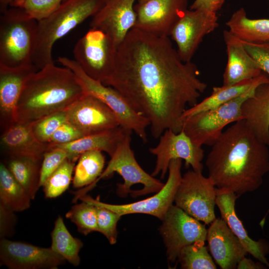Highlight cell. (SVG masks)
Wrapping results in <instances>:
<instances>
[{
	"instance_id": "obj_9",
	"label": "cell",
	"mask_w": 269,
	"mask_h": 269,
	"mask_svg": "<svg viewBox=\"0 0 269 269\" xmlns=\"http://www.w3.org/2000/svg\"><path fill=\"white\" fill-rule=\"evenodd\" d=\"M117 48L108 34L91 27L75 44L74 60L87 75L103 83L114 68Z\"/></svg>"
},
{
	"instance_id": "obj_11",
	"label": "cell",
	"mask_w": 269,
	"mask_h": 269,
	"mask_svg": "<svg viewBox=\"0 0 269 269\" xmlns=\"http://www.w3.org/2000/svg\"><path fill=\"white\" fill-rule=\"evenodd\" d=\"M181 159H172L168 167V176L162 188L154 195L134 203L117 205L101 202L84 194L79 197L94 205L108 208L121 216L125 215L141 213L150 215L162 220L170 207L173 205L175 194L182 179Z\"/></svg>"
},
{
	"instance_id": "obj_3",
	"label": "cell",
	"mask_w": 269,
	"mask_h": 269,
	"mask_svg": "<svg viewBox=\"0 0 269 269\" xmlns=\"http://www.w3.org/2000/svg\"><path fill=\"white\" fill-rule=\"evenodd\" d=\"M84 94L71 69L49 64L26 81L17 104V122L30 124L65 111Z\"/></svg>"
},
{
	"instance_id": "obj_19",
	"label": "cell",
	"mask_w": 269,
	"mask_h": 269,
	"mask_svg": "<svg viewBox=\"0 0 269 269\" xmlns=\"http://www.w3.org/2000/svg\"><path fill=\"white\" fill-rule=\"evenodd\" d=\"M38 69L34 65L0 66V122L2 130L17 122V106L26 81Z\"/></svg>"
},
{
	"instance_id": "obj_44",
	"label": "cell",
	"mask_w": 269,
	"mask_h": 269,
	"mask_svg": "<svg viewBox=\"0 0 269 269\" xmlns=\"http://www.w3.org/2000/svg\"><path fill=\"white\" fill-rule=\"evenodd\" d=\"M15 0H0V9L1 12L5 11L10 4Z\"/></svg>"
},
{
	"instance_id": "obj_30",
	"label": "cell",
	"mask_w": 269,
	"mask_h": 269,
	"mask_svg": "<svg viewBox=\"0 0 269 269\" xmlns=\"http://www.w3.org/2000/svg\"><path fill=\"white\" fill-rule=\"evenodd\" d=\"M31 199L16 181L6 165L0 164V204L14 212H21L30 206Z\"/></svg>"
},
{
	"instance_id": "obj_7",
	"label": "cell",
	"mask_w": 269,
	"mask_h": 269,
	"mask_svg": "<svg viewBox=\"0 0 269 269\" xmlns=\"http://www.w3.org/2000/svg\"><path fill=\"white\" fill-rule=\"evenodd\" d=\"M57 61L73 71L85 94L95 97L110 108L116 114L120 126L134 132L143 142H147L146 130L150 126L149 121L134 110L119 91L89 76L74 60L60 56Z\"/></svg>"
},
{
	"instance_id": "obj_23",
	"label": "cell",
	"mask_w": 269,
	"mask_h": 269,
	"mask_svg": "<svg viewBox=\"0 0 269 269\" xmlns=\"http://www.w3.org/2000/svg\"><path fill=\"white\" fill-rule=\"evenodd\" d=\"M1 148L9 156H26L42 160L49 149V144L38 140L34 135L31 124L16 122L2 130Z\"/></svg>"
},
{
	"instance_id": "obj_21",
	"label": "cell",
	"mask_w": 269,
	"mask_h": 269,
	"mask_svg": "<svg viewBox=\"0 0 269 269\" xmlns=\"http://www.w3.org/2000/svg\"><path fill=\"white\" fill-rule=\"evenodd\" d=\"M239 197L231 190L216 187V205L222 218L225 221L234 234L242 242L248 253L269 268L266 257L269 251L264 241H255L251 238L235 210V202Z\"/></svg>"
},
{
	"instance_id": "obj_17",
	"label": "cell",
	"mask_w": 269,
	"mask_h": 269,
	"mask_svg": "<svg viewBox=\"0 0 269 269\" xmlns=\"http://www.w3.org/2000/svg\"><path fill=\"white\" fill-rule=\"evenodd\" d=\"M67 121L85 136L120 126L114 112L105 103L84 94L66 110Z\"/></svg>"
},
{
	"instance_id": "obj_25",
	"label": "cell",
	"mask_w": 269,
	"mask_h": 269,
	"mask_svg": "<svg viewBox=\"0 0 269 269\" xmlns=\"http://www.w3.org/2000/svg\"><path fill=\"white\" fill-rule=\"evenodd\" d=\"M121 126L116 128L84 136L70 143L50 144L49 149L54 147L64 150L68 158L76 161L80 155L87 151L97 150L107 152L110 157L128 132ZM132 132V131H131Z\"/></svg>"
},
{
	"instance_id": "obj_38",
	"label": "cell",
	"mask_w": 269,
	"mask_h": 269,
	"mask_svg": "<svg viewBox=\"0 0 269 269\" xmlns=\"http://www.w3.org/2000/svg\"><path fill=\"white\" fill-rule=\"evenodd\" d=\"M67 158L66 152L58 147H52L44 153L40 168V187Z\"/></svg>"
},
{
	"instance_id": "obj_39",
	"label": "cell",
	"mask_w": 269,
	"mask_h": 269,
	"mask_svg": "<svg viewBox=\"0 0 269 269\" xmlns=\"http://www.w3.org/2000/svg\"><path fill=\"white\" fill-rule=\"evenodd\" d=\"M242 41L248 54L257 63L261 70L269 77V43L256 44Z\"/></svg>"
},
{
	"instance_id": "obj_29",
	"label": "cell",
	"mask_w": 269,
	"mask_h": 269,
	"mask_svg": "<svg viewBox=\"0 0 269 269\" xmlns=\"http://www.w3.org/2000/svg\"><path fill=\"white\" fill-rule=\"evenodd\" d=\"M42 160L26 156H9L6 166L16 181L22 186L31 200L35 198L40 187Z\"/></svg>"
},
{
	"instance_id": "obj_42",
	"label": "cell",
	"mask_w": 269,
	"mask_h": 269,
	"mask_svg": "<svg viewBox=\"0 0 269 269\" xmlns=\"http://www.w3.org/2000/svg\"><path fill=\"white\" fill-rule=\"evenodd\" d=\"M225 0H195L190 9H200L216 12L222 7Z\"/></svg>"
},
{
	"instance_id": "obj_22",
	"label": "cell",
	"mask_w": 269,
	"mask_h": 269,
	"mask_svg": "<svg viewBox=\"0 0 269 269\" xmlns=\"http://www.w3.org/2000/svg\"><path fill=\"white\" fill-rule=\"evenodd\" d=\"M228 56L223 85H231L253 79L262 73L257 63L248 54L242 41L229 30L223 31Z\"/></svg>"
},
{
	"instance_id": "obj_20",
	"label": "cell",
	"mask_w": 269,
	"mask_h": 269,
	"mask_svg": "<svg viewBox=\"0 0 269 269\" xmlns=\"http://www.w3.org/2000/svg\"><path fill=\"white\" fill-rule=\"evenodd\" d=\"M206 240L212 258L222 269H237L247 255L245 247L222 218H216L207 229Z\"/></svg>"
},
{
	"instance_id": "obj_2",
	"label": "cell",
	"mask_w": 269,
	"mask_h": 269,
	"mask_svg": "<svg viewBox=\"0 0 269 269\" xmlns=\"http://www.w3.org/2000/svg\"><path fill=\"white\" fill-rule=\"evenodd\" d=\"M205 163L215 186L239 197L262 184L269 171L268 145L241 120L223 132L211 146Z\"/></svg>"
},
{
	"instance_id": "obj_16",
	"label": "cell",
	"mask_w": 269,
	"mask_h": 269,
	"mask_svg": "<svg viewBox=\"0 0 269 269\" xmlns=\"http://www.w3.org/2000/svg\"><path fill=\"white\" fill-rule=\"evenodd\" d=\"M66 260L50 248L6 238L0 241V264L10 269H57Z\"/></svg>"
},
{
	"instance_id": "obj_47",
	"label": "cell",
	"mask_w": 269,
	"mask_h": 269,
	"mask_svg": "<svg viewBox=\"0 0 269 269\" xmlns=\"http://www.w3.org/2000/svg\"></svg>"
},
{
	"instance_id": "obj_28",
	"label": "cell",
	"mask_w": 269,
	"mask_h": 269,
	"mask_svg": "<svg viewBox=\"0 0 269 269\" xmlns=\"http://www.w3.org/2000/svg\"><path fill=\"white\" fill-rule=\"evenodd\" d=\"M105 163V156L102 151L99 150L87 151L80 155L74 168L73 187L74 188L87 187L84 188V191L80 192L78 196L96 184L103 171Z\"/></svg>"
},
{
	"instance_id": "obj_15",
	"label": "cell",
	"mask_w": 269,
	"mask_h": 269,
	"mask_svg": "<svg viewBox=\"0 0 269 269\" xmlns=\"http://www.w3.org/2000/svg\"><path fill=\"white\" fill-rule=\"evenodd\" d=\"M188 0H138L134 5V28L148 33L169 37L176 22L187 9Z\"/></svg>"
},
{
	"instance_id": "obj_32",
	"label": "cell",
	"mask_w": 269,
	"mask_h": 269,
	"mask_svg": "<svg viewBox=\"0 0 269 269\" xmlns=\"http://www.w3.org/2000/svg\"><path fill=\"white\" fill-rule=\"evenodd\" d=\"M197 242L184 247L180 252L178 261L183 269H216L217 266L204 245Z\"/></svg>"
},
{
	"instance_id": "obj_34",
	"label": "cell",
	"mask_w": 269,
	"mask_h": 269,
	"mask_svg": "<svg viewBox=\"0 0 269 269\" xmlns=\"http://www.w3.org/2000/svg\"><path fill=\"white\" fill-rule=\"evenodd\" d=\"M74 205L66 213L65 217L74 223L78 231L84 236L97 232L96 207L85 201Z\"/></svg>"
},
{
	"instance_id": "obj_40",
	"label": "cell",
	"mask_w": 269,
	"mask_h": 269,
	"mask_svg": "<svg viewBox=\"0 0 269 269\" xmlns=\"http://www.w3.org/2000/svg\"><path fill=\"white\" fill-rule=\"evenodd\" d=\"M84 136L77 128L67 121L56 131L48 143L50 144L68 143Z\"/></svg>"
},
{
	"instance_id": "obj_6",
	"label": "cell",
	"mask_w": 269,
	"mask_h": 269,
	"mask_svg": "<svg viewBox=\"0 0 269 269\" xmlns=\"http://www.w3.org/2000/svg\"><path fill=\"white\" fill-rule=\"evenodd\" d=\"M269 82L268 76L256 83L240 96L217 107L202 112L183 121L182 130L197 145L212 146L230 123L243 120L241 106L260 84Z\"/></svg>"
},
{
	"instance_id": "obj_14",
	"label": "cell",
	"mask_w": 269,
	"mask_h": 269,
	"mask_svg": "<svg viewBox=\"0 0 269 269\" xmlns=\"http://www.w3.org/2000/svg\"><path fill=\"white\" fill-rule=\"evenodd\" d=\"M217 13L186 9L173 25L169 36L184 62H190L204 37L219 26Z\"/></svg>"
},
{
	"instance_id": "obj_37",
	"label": "cell",
	"mask_w": 269,
	"mask_h": 269,
	"mask_svg": "<svg viewBox=\"0 0 269 269\" xmlns=\"http://www.w3.org/2000/svg\"><path fill=\"white\" fill-rule=\"evenodd\" d=\"M96 207L97 217V232L102 234L111 245L117 242V226L122 217L116 212L98 205Z\"/></svg>"
},
{
	"instance_id": "obj_46",
	"label": "cell",
	"mask_w": 269,
	"mask_h": 269,
	"mask_svg": "<svg viewBox=\"0 0 269 269\" xmlns=\"http://www.w3.org/2000/svg\"><path fill=\"white\" fill-rule=\"evenodd\" d=\"M268 0V1H269V0Z\"/></svg>"
},
{
	"instance_id": "obj_4",
	"label": "cell",
	"mask_w": 269,
	"mask_h": 269,
	"mask_svg": "<svg viewBox=\"0 0 269 269\" xmlns=\"http://www.w3.org/2000/svg\"><path fill=\"white\" fill-rule=\"evenodd\" d=\"M106 0H65L50 16L37 22L32 63L38 69L54 63L55 42L102 7Z\"/></svg>"
},
{
	"instance_id": "obj_43",
	"label": "cell",
	"mask_w": 269,
	"mask_h": 269,
	"mask_svg": "<svg viewBox=\"0 0 269 269\" xmlns=\"http://www.w3.org/2000/svg\"><path fill=\"white\" fill-rule=\"evenodd\" d=\"M267 268L268 267L262 263H255L252 260L246 258V257L239 262L237 267L238 269H264Z\"/></svg>"
},
{
	"instance_id": "obj_35",
	"label": "cell",
	"mask_w": 269,
	"mask_h": 269,
	"mask_svg": "<svg viewBox=\"0 0 269 269\" xmlns=\"http://www.w3.org/2000/svg\"><path fill=\"white\" fill-rule=\"evenodd\" d=\"M62 2L61 0H15L9 6L22 9L38 22L50 16Z\"/></svg>"
},
{
	"instance_id": "obj_26",
	"label": "cell",
	"mask_w": 269,
	"mask_h": 269,
	"mask_svg": "<svg viewBox=\"0 0 269 269\" xmlns=\"http://www.w3.org/2000/svg\"><path fill=\"white\" fill-rule=\"evenodd\" d=\"M226 24L229 31L241 41L269 43V19H250L243 7L234 12Z\"/></svg>"
},
{
	"instance_id": "obj_36",
	"label": "cell",
	"mask_w": 269,
	"mask_h": 269,
	"mask_svg": "<svg viewBox=\"0 0 269 269\" xmlns=\"http://www.w3.org/2000/svg\"><path fill=\"white\" fill-rule=\"evenodd\" d=\"M67 121L65 110L48 115L30 124L36 138L43 143H48L56 131Z\"/></svg>"
},
{
	"instance_id": "obj_13",
	"label": "cell",
	"mask_w": 269,
	"mask_h": 269,
	"mask_svg": "<svg viewBox=\"0 0 269 269\" xmlns=\"http://www.w3.org/2000/svg\"><path fill=\"white\" fill-rule=\"evenodd\" d=\"M159 137L158 144L149 149L156 158L152 176L160 174V178H163L170 161L175 159H183L187 167L190 166L194 171L202 172L204 150L195 144L183 130L175 133L171 130H166Z\"/></svg>"
},
{
	"instance_id": "obj_1",
	"label": "cell",
	"mask_w": 269,
	"mask_h": 269,
	"mask_svg": "<svg viewBox=\"0 0 269 269\" xmlns=\"http://www.w3.org/2000/svg\"><path fill=\"white\" fill-rule=\"evenodd\" d=\"M191 61L183 62L169 37L132 29L118 45L115 67L103 83L119 91L136 113L150 122L152 135L182 130V116L207 85Z\"/></svg>"
},
{
	"instance_id": "obj_8",
	"label": "cell",
	"mask_w": 269,
	"mask_h": 269,
	"mask_svg": "<svg viewBox=\"0 0 269 269\" xmlns=\"http://www.w3.org/2000/svg\"><path fill=\"white\" fill-rule=\"evenodd\" d=\"M132 133L131 131L128 132L119 144L96 183L117 172L124 179L123 184H117V193L119 196L125 197L129 193L133 196L156 193L164 184L146 173L137 163L131 147Z\"/></svg>"
},
{
	"instance_id": "obj_10",
	"label": "cell",
	"mask_w": 269,
	"mask_h": 269,
	"mask_svg": "<svg viewBox=\"0 0 269 269\" xmlns=\"http://www.w3.org/2000/svg\"><path fill=\"white\" fill-rule=\"evenodd\" d=\"M202 172L189 170L183 174L177 189L175 205L205 224L216 218V187Z\"/></svg>"
},
{
	"instance_id": "obj_27",
	"label": "cell",
	"mask_w": 269,
	"mask_h": 269,
	"mask_svg": "<svg viewBox=\"0 0 269 269\" xmlns=\"http://www.w3.org/2000/svg\"><path fill=\"white\" fill-rule=\"evenodd\" d=\"M267 76L262 72L260 76L252 80L243 81L231 85L214 87L212 94L209 96L184 111L182 116V122L188 117L217 108L240 96L248 91L256 83Z\"/></svg>"
},
{
	"instance_id": "obj_12",
	"label": "cell",
	"mask_w": 269,
	"mask_h": 269,
	"mask_svg": "<svg viewBox=\"0 0 269 269\" xmlns=\"http://www.w3.org/2000/svg\"><path fill=\"white\" fill-rule=\"evenodd\" d=\"M162 221L160 233L166 249L167 259L171 263L178 259L184 247L206 240L205 224L175 205L170 207Z\"/></svg>"
},
{
	"instance_id": "obj_18",
	"label": "cell",
	"mask_w": 269,
	"mask_h": 269,
	"mask_svg": "<svg viewBox=\"0 0 269 269\" xmlns=\"http://www.w3.org/2000/svg\"><path fill=\"white\" fill-rule=\"evenodd\" d=\"M136 0H106L99 11L92 17L91 27L108 34L118 45L134 27Z\"/></svg>"
},
{
	"instance_id": "obj_33",
	"label": "cell",
	"mask_w": 269,
	"mask_h": 269,
	"mask_svg": "<svg viewBox=\"0 0 269 269\" xmlns=\"http://www.w3.org/2000/svg\"><path fill=\"white\" fill-rule=\"evenodd\" d=\"M75 161L67 158L42 185L45 197L56 198L69 187L72 180Z\"/></svg>"
},
{
	"instance_id": "obj_31",
	"label": "cell",
	"mask_w": 269,
	"mask_h": 269,
	"mask_svg": "<svg viewBox=\"0 0 269 269\" xmlns=\"http://www.w3.org/2000/svg\"><path fill=\"white\" fill-rule=\"evenodd\" d=\"M51 237L50 248L66 261L74 266H78L80 263L79 252L83 243L79 239L72 236L60 216L54 222Z\"/></svg>"
},
{
	"instance_id": "obj_24",
	"label": "cell",
	"mask_w": 269,
	"mask_h": 269,
	"mask_svg": "<svg viewBox=\"0 0 269 269\" xmlns=\"http://www.w3.org/2000/svg\"><path fill=\"white\" fill-rule=\"evenodd\" d=\"M243 120L262 142L269 146V82L258 85L241 106Z\"/></svg>"
},
{
	"instance_id": "obj_5",
	"label": "cell",
	"mask_w": 269,
	"mask_h": 269,
	"mask_svg": "<svg viewBox=\"0 0 269 269\" xmlns=\"http://www.w3.org/2000/svg\"><path fill=\"white\" fill-rule=\"evenodd\" d=\"M37 22L19 8L11 7L1 13L0 66L14 68L33 64Z\"/></svg>"
},
{
	"instance_id": "obj_41",
	"label": "cell",
	"mask_w": 269,
	"mask_h": 269,
	"mask_svg": "<svg viewBox=\"0 0 269 269\" xmlns=\"http://www.w3.org/2000/svg\"><path fill=\"white\" fill-rule=\"evenodd\" d=\"M16 219L14 212L0 204V237L1 238L11 236Z\"/></svg>"
},
{
	"instance_id": "obj_45",
	"label": "cell",
	"mask_w": 269,
	"mask_h": 269,
	"mask_svg": "<svg viewBox=\"0 0 269 269\" xmlns=\"http://www.w3.org/2000/svg\"><path fill=\"white\" fill-rule=\"evenodd\" d=\"M62 0V1H63L65 0Z\"/></svg>"
}]
</instances>
